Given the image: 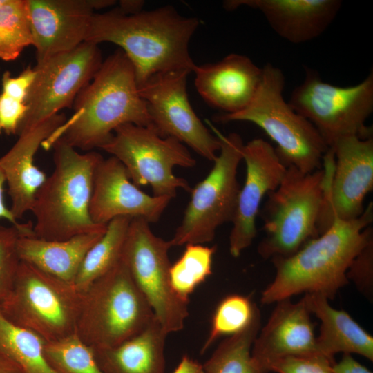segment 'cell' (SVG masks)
<instances>
[{
	"mask_svg": "<svg viewBox=\"0 0 373 373\" xmlns=\"http://www.w3.org/2000/svg\"><path fill=\"white\" fill-rule=\"evenodd\" d=\"M200 24L198 18L182 16L169 5L133 15L117 7L93 14L85 41L117 45L132 64L140 86L160 73H193L195 64L189 47Z\"/></svg>",
	"mask_w": 373,
	"mask_h": 373,
	"instance_id": "cell-1",
	"label": "cell"
},
{
	"mask_svg": "<svg viewBox=\"0 0 373 373\" xmlns=\"http://www.w3.org/2000/svg\"><path fill=\"white\" fill-rule=\"evenodd\" d=\"M373 204L352 220L334 218L322 234L309 240L288 257H275L272 282L262 291V304H271L294 295L318 294L328 300L348 283L347 271L354 258L373 239Z\"/></svg>",
	"mask_w": 373,
	"mask_h": 373,
	"instance_id": "cell-2",
	"label": "cell"
},
{
	"mask_svg": "<svg viewBox=\"0 0 373 373\" xmlns=\"http://www.w3.org/2000/svg\"><path fill=\"white\" fill-rule=\"evenodd\" d=\"M74 113L44 144L59 139L73 147L91 151L103 146L124 124L151 126L133 66L118 48L102 63L92 80L78 93Z\"/></svg>",
	"mask_w": 373,
	"mask_h": 373,
	"instance_id": "cell-3",
	"label": "cell"
},
{
	"mask_svg": "<svg viewBox=\"0 0 373 373\" xmlns=\"http://www.w3.org/2000/svg\"><path fill=\"white\" fill-rule=\"evenodd\" d=\"M55 169L37 191L31 209L33 233L46 240H64L80 234L105 231L90 216L95 169L103 157L84 153L61 140L53 141Z\"/></svg>",
	"mask_w": 373,
	"mask_h": 373,
	"instance_id": "cell-4",
	"label": "cell"
},
{
	"mask_svg": "<svg viewBox=\"0 0 373 373\" xmlns=\"http://www.w3.org/2000/svg\"><path fill=\"white\" fill-rule=\"evenodd\" d=\"M284 87L281 69L267 63L262 67V79L251 102L240 111L220 114L215 120L256 124L276 143L275 150L287 167L311 173L322 168L329 147L312 124L285 100Z\"/></svg>",
	"mask_w": 373,
	"mask_h": 373,
	"instance_id": "cell-5",
	"label": "cell"
},
{
	"mask_svg": "<svg viewBox=\"0 0 373 373\" xmlns=\"http://www.w3.org/2000/svg\"><path fill=\"white\" fill-rule=\"evenodd\" d=\"M154 318L122 256L83 293L76 332L93 350L109 349L141 332Z\"/></svg>",
	"mask_w": 373,
	"mask_h": 373,
	"instance_id": "cell-6",
	"label": "cell"
},
{
	"mask_svg": "<svg viewBox=\"0 0 373 373\" xmlns=\"http://www.w3.org/2000/svg\"><path fill=\"white\" fill-rule=\"evenodd\" d=\"M325 184L323 167L311 173L287 167L280 184L267 194L260 211L265 233L258 245L262 258L288 257L318 236Z\"/></svg>",
	"mask_w": 373,
	"mask_h": 373,
	"instance_id": "cell-7",
	"label": "cell"
},
{
	"mask_svg": "<svg viewBox=\"0 0 373 373\" xmlns=\"http://www.w3.org/2000/svg\"><path fill=\"white\" fill-rule=\"evenodd\" d=\"M82 298L74 285L21 261L0 309L12 323L51 342L76 332Z\"/></svg>",
	"mask_w": 373,
	"mask_h": 373,
	"instance_id": "cell-8",
	"label": "cell"
},
{
	"mask_svg": "<svg viewBox=\"0 0 373 373\" xmlns=\"http://www.w3.org/2000/svg\"><path fill=\"white\" fill-rule=\"evenodd\" d=\"M289 104L318 131L328 147L339 139L372 137L366 121L373 111V71L360 83L339 86L325 82L305 68L303 81L292 90Z\"/></svg>",
	"mask_w": 373,
	"mask_h": 373,
	"instance_id": "cell-9",
	"label": "cell"
},
{
	"mask_svg": "<svg viewBox=\"0 0 373 373\" xmlns=\"http://www.w3.org/2000/svg\"><path fill=\"white\" fill-rule=\"evenodd\" d=\"M220 141V149L207 175L193 189L184 213L169 242L171 247L211 242L219 227L231 222L240 186L238 168L242 160L245 143L236 133L222 135L212 127Z\"/></svg>",
	"mask_w": 373,
	"mask_h": 373,
	"instance_id": "cell-10",
	"label": "cell"
},
{
	"mask_svg": "<svg viewBox=\"0 0 373 373\" xmlns=\"http://www.w3.org/2000/svg\"><path fill=\"white\" fill-rule=\"evenodd\" d=\"M100 149L117 158L137 186L149 185L155 196L175 198L182 189L191 191L188 181L176 176L175 166L196 164L188 148L171 137L160 136L151 126L124 124L118 126Z\"/></svg>",
	"mask_w": 373,
	"mask_h": 373,
	"instance_id": "cell-11",
	"label": "cell"
},
{
	"mask_svg": "<svg viewBox=\"0 0 373 373\" xmlns=\"http://www.w3.org/2000/svg\"><path fill=\"white\" fill-rule=\"evenodd\" d=\"M149 224L142 218L131 219L123 258L135 284L168 334L183 329L189 316V300L180 296L171 284L169 241L157 236Z\"/></svg>",
	"mask_w": 373,
	"mask_h": 373,
	"instance_id": "cell-12",
	"label": "cell"
},
{
	"mask_svg": "<svg viewBox=\"0 0 373 373\" xmlns=\"http://www.w3.org/2000/svg\"><path fill=\"white\" fill-rule=\"evenodd\" d=\"M323 158L326 184L318 223V236L334 218L352 220L365 211L364 200L373 189V137H345Z\"/></svg>",
	"mask_w": 373,
	"mask_h": 373,
	"instance_id": "cell-13",
	"label": "cell"
},
{
	"mask_svg": "<svg viewBox=\"0 0 373 373\" xmlns=\"http://www.w3.org/2000/svg\"><path fill=\"white\" fill-rule=\"evenodd\" d=\"M98 46L84 41L76 48L36 64V76L27 99V113L19 128L33 127L71 108L80 90L93 78L102 63Z\"/></svg>",
	"mask_w": 373,
	"mask_h": 373,
	"instance_id": "cell-14",
	"label": "cell"
},
{
	"mask_svg": "<svg viewBox=\"0 0 373 373\" xmlns=\"http://www.w3.org/2000/svg\"><path fill=\"white\" fill-rule=\"evenodd\" d=\"M188 70L155 74L138 86L151 118V126L162 137L176 139L201 157L213 161L220 141L197 116L186 89Z\"/></svg>",
	"mask_w": 373,
	"mask_h": 373,
	"instance_id": "cell-15",
	"label": "cell"
},
{
	"mask_svg": "<svg viewBox=\"0 0 373 373\" xmlns=\"http://www.w3.org/2000/svg\"><path fill=\"white\" fill-rule=\"evenodd\" d=\"M242 160L245 180L240 189L229 234V251L233 257H238L253 242L262 199L279 186L287 170L275 148L262 138L245 144Z\"/></svg>",
	"mask_w": 373,
	"mask_h": 373,
	"instance_id": "cell-16",
	"label": "cell"
},
{
	"mask_svg": "<svg viewBox=\"0 0 373 373\" xmlns=\"http://www.w3.org/2000/svg\"><path fill=\"white\" fill-rule=\"evenodd\" d=\"M37 64L85 41L95 10L114 0H27Z\"/></svg>",
	"mask_w": 373,
	"mask_h": 373,
	"instance_id": "cell-17",
	"label": "cell"
},
{
	"mask_svg": "<svg viewBox=\"0 0 373 373\" xmlns=\"http://www.w3.org/2000/svg\"><path fill=\"white\" fill-rule=\"evenodd\" d=\"M171 198L150 195L134 184L124 165L115 157H104L94 176L90 216L97 224L106 225L118 217L157 222Z\"/></svg>",
	"mask_w": 373,
	"mask_h": 373,
	"instance_id": "cell-18",
	"label": "cell"
},
{
	"mask_svg": "<svg viewBox=\"0 0 373 373\" xmlns=\"http://www.w3.org/2000/svg\"><path fill=\"white\" fill-rule=\"evenodd\" d=\"M66 120L64 114L58 113L21 131L14 145L0 157L11 200L10 209L17 220L31 211L36 193L48 177L35 164V154Z\"/></svg>",
	"mask_w": 373,
	"mask_h": 373,
	"instance_id": "cell-19",
	"label": "cell"
},
{
	"mask_svg": "<svg viewBox=\"0 0 373 373\" xmlns=\"http://www.w3.org/2000/svg\"><path fill=\"white\" fill-rule=\"evenodd\" d=\"M195 86L210 106L231 114L244 109L254 97L262 68L243 55L231 53L222 60L195 66Z\"/></svg>",
	"mask_w": 373,
	"mask_h": 373,
	"instance_id": "cell-20",
	"label": "cell"
},
{
	"mask_svg": "<svg viewBox=\"0 0 373 373\" xmlns=\"http://www.w3.org/2000/svg\"><path fill=\"white\" fill-rule=\"evenodd\" d=\"M276 303L251 349L253 358L267 373L270 365L280 358L319 353L311 313L304 299L292 303L286 298Z\"/></svg>",
	"mask_w": 373,
	"mask_h": 373,
	"instance_id": "cell-21",
	"label": "cell"
},
{
	"mask_svg": "<svg viewBox=\"0 0 373 373\" xmlns=\"http://www.w3.org/2000/svg\"><path fill=\"white\" fill-rule=\"evenodd\" d=\"M227 11L241 6L260 12L272 30L292 44H303L321 36L337 16L340 0H227Z\"/></svg>",
	"mask_w": 373,
	"mask_h": 373,
	"instance_id": "cell-22",
	"label": "cell"
},
{
	"mask_svg": "<svg viewBox=\"0 0 373 373\" xmlns=\"http://www.w3.org/2000/svg\"><path fill=\"white\" fill-rule=\"evenodd\" d=\"M105 231L80 234L57 241L19 235L17 250L21 261L74 285L85 256Z\"/></svg>",
	"mask_w": 373,
	"mask_h": 373,
	"instance_id": "cell-23",
	"label": "cell"
},
{
	"mask_svg": "<svg viewBox=\"0 0 373 373\" xmlns=\"http://www.w3.org/2000/svg\"><path fill=\"white\" fill-rule=\"evenodd\" d=\"M311 314L321 321L316 337L318 352L334 360L336 354H356L373 361V337L346 312L332 307L328 299L318 294L303 298Z\"/></svg>",
	"mask_w": 373,
	"mask_h": 373,
	"instance_id": "cell-24",
	"label": "cell"
},
{
	"mask_svg": "<svg viewBox=\"0 0 373 373\" xmlns=\"http://www.w3.org/2000/svg\"><path fill=\"white\" fill-rule=\"evenodd\" d=\"M167 334L154 319L141 332L109 349L93 350L103 373H164Z\"/></svg>",
	"mask_w": 373,
	"mask_h": 373,
	"instance_id": "cell-25",
	"label": "cell"
},
{
	"mask_svg": "<svg viewBox=\"0 0 373 373\" xmlns=\"http://www.w3.org/2000/svg\"><path fill=\"white\" fill-rule=\"evenodd\" d=\"M131 219L118 217L106 224V231L87 252L75 278L74 286L79 292L84 293L120 261Z\"/></svg>",
	"mask_w": 373,
	"mask_h": 373,
	"instance_id": "cell-26",
	"label": "cell"
},
{
	"mask_svg": "<svg viewBox=\"0 0 373 373\" xmlns=\"http://www.w3.org/2000/svg\"><path fill=\"white\" fill-rule=\"evenodd\" d=\"M261 315L257 307L249 324L223 340L202 364L206 373H267L251 354L260 331Z\"/></svg>",
	"mask_w": 373,
	"mask_h": 373,
	"instance_id": "cell-27",
	"label": "cell"
},
{
	"mask_svg": "<svg viewBox=\"0 0 373 373\" xmlns=\"http://www.w3.org/2000/svg\"><path fill=\"white\" fill-rule=\"evenodd\" d=\"M45 343L36 333L10 322L0 309V350L25 373H57L45 358Z\"/></svg>",
	"mask_w": 373,
	"mask_h": 373,
	"instance_id": "cell-28",
	"label": "cell"
},
{
	"mask_svg": "<svg viewBox=\"0 0 373 373\" xmlns=\"http://www.w3.org/2000/svg\"><path fill=\"white\" fill-rule=\"evenodd\" d=\"M32 44L27 0H4L0 6V59L14 61Z\"/></svg>",
	"mask_w": 373,
	"mask_h": 373,
	"instance_id": "cell-29",
	"label": "cell"
},
{
	"mask_svg": "<svg viewBox=\"0 0 373 373\" xmlns=\"http://www.w3.org/2000/svg\"><path fill=\"white\" fill-rule=\"evenodd\" d=\"M216 247L186 244L181 256L171 265L169 274L174 291L188 299L195 288L212 274L213 257Z\"/></svg>",
	"mask_w": 373,
	"mask_h": 373,
	"instance_id": "cell-30",
	"label": "cell"
},
{
	"mask_svg": "<svg viewBox=\"0 0 373 373\" xmlns=\"http://www.w3.org/2000/svg\"><path fill=\"white\" fill-rule=\"evenodd\" d=\"M45 358L57 373H103L93 349L77 332L61 339L46 342Z\"/></svg>",
	"mask_w": 373,
	"mask_h": 373,
	"instance_id": "cell-31",
	"label": "cell"
},
{
	"mask_svg": "<svg viewBox=\"0 0 373 373\" xmlns=\"http://www.w3.org/2000/svg\"><path fill=\"white\" fill-rule=\"evenodd\" d=\"M258 306L248 297L231 294L216 307L209 336L201 349L204 354L222 336H231L245 329L251 322Z\"/></svg>",
	"mask_w": 373,
	"mask_h": 373,
	"instance_id": "cell-32",
	"label": "cell"
},
{
	"mask_svg": "<svg viewBox=\"0 0 373 373\" xmlns=\"http://www.w3.org/2000/svg\"><path fill=\"white\" fill-rule=\"evenodd\" d=\"M19 236L16 227L0 226V304L12 289L21 262L17 250Z\"/></svg>",
	"mask_w": 373,
	"mask_h": 373,
	"instance_id": "cell-33",
	"label": "cell"
},
{
	"mask_svg": "<svg viewBox=\"0 0 373 373\" xmlns=\"http://www.w3.org/2000/svg\"><path fill=\"white\" fill-rule=\"evenodd\" d=\"M334 362L319 353L289 356L272 363L268 370L276 373H334Z\"/></svg>",
	"mask_w": 373,
	"mask_h": 373,
	"instance_id": "cell-34",
	"label": "cell"
},
{
	"mask_svg": "<svg viewBox=\"0 0 373 373\" xmlns=\"http://www.w3.org/2000/svg\"><path fill=\"white\" fill-rule=\"evenodd\" d=\"M352 280L365 297L372 298L373 294V239L354 258L347 271Z\"/></svg>",
	"mask_w": 373,
	"mask_h": 373,
	"instance_id": "cell-35",
	"label": "cell"
},
{
	"mask_svg": "<svg viewBox=\"0 0 373 373\" xmlns=\"http://www.w3.org/2000/svg\"><path fill=\"white\" fill-rule=\"evenodd\" d=\"M26 102L0 93V136L16 135L27 113Z\"/></svg>",
	"mask_w": 373,
	"mask_h": 373,
	"instance_id": "cell-36",
	"label": "cell"
},
{
	"mask_svg": "<svg viewBox=\"0 0 373 373\" xmlns=\"http://www.w3.org/2000/svg\"><path fill=\"white\" fill-rule=\"evenodd\" d=\"M36 76V70L30 66L26 68L18 76L12 77L6 70L2 76L3 93L26 103V99Z\"/></svg>",
	"mask_w": 373,
	"mask_h": 373,
	"instance_id": "cell-37",
	"label": "cell"
},
{
	"mask_svg": "<svg viewBox=\"0 0 373 373\" xmlns=\"http://www.w3.org/2000/svg\"><path fill=\"white\" fill-rule=\"evenodd\" d=\"M6 178L3 171L0 167V219L3 218L8 221L11 225L16 227L21 236L33 235V222L28 221L26 223H19L12 215L10 208H8L4 201V186Z\"/></svg>",
	"mask_w": 373,
	"mask_h": 373,
	"instance_id": "cell-38",
	"label": "cell"
},
{
	"mask_svg": "<svg viewBox=\"0 0 373 373\" xmlns=\"http://www.w3.org/2000/svg\"><path fill=\"white\" fill-rule=\"evenodd\" d=\"M332 370L334 373H372L350 354H343L341 360L332 365Z\"/></svg>",
	"mask_w": 373,
	"mask_h": 373,
	"instance_id": "cell-39",
	"label": "cell"
},
{
	"mask_svg": "<svg viewBox=\"0 0 373 373\" xmlns=\"http://www.w3.org/2000/svg\"><path fill=\"white\" fill-rule=\"evenodd\" d=\"M172 373H206L202 364L191 358L189 355H184L177 367Z\"/></svg>",
	"mask_w": 373,
	"mask_h": 373,
	"instance_id": "cell-40",
	"label": "cell"
},
{
	"mask_svg": "<svg viewBox=\"0 0 373 373\" xmlns=\"http://www.w3.org/2000/svg\"><path fill=\"white\" fill-rule=\"evenodd\" d=\"M144 1L142 0H122L118 8L125 14L133 15L143 10Z\"/></svg>",
	"mask_w": 373,
	"mask_h": 373,
	"instance_id": "cell-41",
	"label": "cell"
},
{
	"mask_svg": "<svg viewBox=\"0 0 373 373\" xmlns=\"http://www.w3.org/2000/svg\"><path fill=\"white\" fill-rule=\"evenodd\" d=\"M0 373H25L12 359L0 350Z\"/></svg>",
	"mask_w": 373,
	"mask_h": 373,
	"instance_id": "cell-42",
	"label": "cell"
},
{
	"mask_svg": "<svg viewBox=\"0 0 373 373\" xmlns=\"http://www.w3.org/2000/svg\"><path fill=\"white\" fill-rule=\"evenodd\" d=\"M4 0H0V6L3 3Z\"/></svg>",
	"mask_w": 373,
	"mask_h": 373,
	"instance_id": "cell-43",
	"label": "cell"
}]
</instances>
